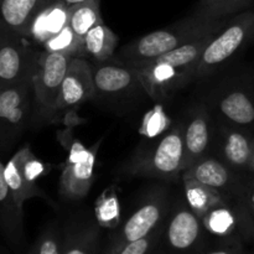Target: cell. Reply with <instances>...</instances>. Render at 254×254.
Listing matches in <instances>:
<instances>
[{"label": "cell", "mask_w": 254, "mask_h": 254, "mask_svg": "<svg viewBox=\"0 0 254 254\" xmlns=\"http://www.w3.org/2000/svg\"><path fill=\"white\" fill-rule=\"evenodd\" d=\"M67 7H72L74 5H78V4H83V2L89 1V0H61Z\"/></svg>", "instance_id": "32"}, {"label": "cell", "mask_w": 254, "mask_h": 254, "mask_svg": "<svg viewBox=\"0 0 254 254\" xmlns=\"http://www.w3.org/2000/svg\"><path fill=\"white\" fill-rule=\"evenodd\" d=\"M215 139H217L218 159L238 175L250 179L254 134L221 122L218 129L216 127Z\"/></svg>", "instance_id": "15"}, {"label": "cell", "mask_w": 254, "mask_h": 254, "mask_svg": "<svg viewBox=\"0 0 254 254\" xmlns=\"http://www.w3.org/2000/svg\"><path fill=\"white\" fill-rule=\"evenodd\" d=\"M248 220H250L251 240H254V213H248Z\"/></svg>", "instance_id": "33"}, {"label": "cell", "mask_w": 254, "mask_h": 254, "mask_svg": "<svg viewBox=\"0 0 254 254\" xmlns=\"http://www.w3.org/2000/svg\"><path fill=\"white\" fill-rule=\"evenodd\" d=\"M99 143L87 149L77 143L71 149L69 158L60 179V195L68 201H78L87 196L94 181L97 150Z\"/></svg>", "instance_id": "13"}, {"label": "cell", "mask_w": 254, "mask_h": 254, "mask_svg": "<svg viewBox=\"0 0 254 254\" xmlns=\"http://www.w3.org/2000/svg\"><path fill=\"white\" fill-rule=\"evenodd\" d=\"M118 36L104 22H99L84 36L79 57L91 59L96 64L113 59Z\"/></svg>", "instance_id": "22"}, {"label": "cell", "mask_w": 254, "mask_h": 254, "mask_svg": "<svg viewBox=\"0 0 254 254\" xmlns=\"http://www.w3.org/2000/svg\"><path fill=\"white\" fill-rule=\"evenodd\" d=\"M253 254H254V253H253Z\"/></svg>", "instance_id": "36"}, {"label": "cell", "mask_w": 254, "mask_h": 254, "mask_svg": "<svg viewBox=\"0 0 254 254\" xmlns=\"http://www.w3.org/2000/svg\"><path fill=\"white\" fill-rule=\"evenodd\" d=\"M99 226L91 216H76L64 227L62 254H102Z\"/></svg>", "instance_id": "18"}, {"label": "cell", "mask_w": 254, "mask_h": 254, "mask_svg": "<svg viewBox=\"0 0 254 254\" xmlns=\"http://www.w3.org/2000/svg\"><path fill=\"white\" fill-rule=\"evenodd\" d=\"M207 236L186 200H179L171 205L155 251L158 254H202L207 250Z\"/></svg>", "instance_id": "6"}, {"label": "cell", "mask_w": 254, "mask_h": 254, "mask_svg": "<svg viewBox=\"0 0 254 254\" xmlns=\"http://www.w3.org/2000/svg\"><path fill=\"white\" fill-rule=\"evenodd\" d=\"M1 2H2V0H0V6H1Z\"/></svg>", "instance_id": "35"}, {"label": "cell", "mask_w": 254, "mask_h": 254, "mask_svg": "<svg viewBox=\"0 0 254 254\" xmlns=\"http://www.w3.org/2000/svg\"><path fill=\"white\" fill-rule=\"evenodd\" d=\"M164 225H165V223H164ZM164 225L161 226V227L156 228L154 232H151L150 235L146 236V237L124 246V247L119 251L118 254H153L156 246H158L159 241H160L161 235H163Z\"/></svg>", "instance_id": "29"}, {"label": "cell", "mask_w": 254, "mask_h": 254, "mask_svg": "<svg viewBox=\"0 0 254 254\" xmlns=\"http://www.w3.org/2000/svg\"><path fill=\"white\" fill-rule=\"evenodd\" d=\"M72 56L55 52H40L34 76L35 119L50 121L57 114L62 83Z\"/></svg>", "instance_id": "8"}, {"label": "cell", "mask_w": 254, "mask_h": 254, "mask_svg": "<svg viewBox=\"0 0 254 254\" xmlns=\"http://www.w3.org/2000/svg\"><path fill=\"white\" fill-rule=\"evenodd\" d=\"M94 216L99 227L114 230L121 221V206L113 188H109L99 196L94 207Z\"/></svg>", "instance_id": "25"}, {"label": "cell", "mask_w": 254, "mask_h": 254, "mask_svg": "<svg viewBox=\"0 0 254 254\" xmlns=\"http://www.w3.org/2000/svg\"><path fill=\"white\" fill-rule=\"evenodd\" d=\"M64 228L51 223L36 238L27 254H62Z\"/></svg>", "instance_id": "27"}, {"label": "cell", "mask_w": 254, "mask_h": 254, "mask_svg": "<svg viewBox=\"0 0 254 254\" xmlns=\"http://www.w3.org/2000/svg\"><path fill=\"white\" fill-rule=\"evenodd\" d=\"M34 119L32 78L0 88V154L12 148Z\"/></svg>", "instance_id": "7"}, {"label": "cell", "mask_w": 254, "mask_h": 254, "mask_svg": "<svg viewBox=\"0 0 254 254\" xmlns=\"http://www.w3.org/2000/svg\"><path fill=\"white\" fill-rule=\"evenodd\" d=\"M183 179H192L202 185L220 191L232 200L242 196L250 179L238 175L216 156L206 155L181 174Z\"/></svg>", "instance_id": "14"}, {"label": "cell", "mask_w": 254, "mask_h": 254, "mask_svg": "<svg viewBox=\"0 0 254 254\" xmlns=\"http://www.w3.org/2000/svg\"><path fill=\"white\" fill-rule=\"evenodd\" d=\"M250 179L254 180V143H253L252 156H251V164H250Z\"/></svg>", "instance_id": "34"}, {"label": "cell", "mask_w": 254, "mask_h": 254, "mask_svg": "<svg viewBox=\"0 0 254 254\" xmlns=\"http://www.w3.org/2000/svg\"><path fill=\"white\" fill-rule=\"evenodd\" d=\"M91 98H94L92 66L86 59L73 57L62 83L57 113L76 108Z\"/></svg>", "instance_id": "17"}, {"label": "cell", "mask_w": 254, "mask_h": 254, "mask_svg": "<svg viewBox=\"0 0 254 254\" xmlns=\"http://www.w3.org/2000/svg\"><path fill=\"white\" fill-rule=\"evenodd\" d=\"M50 1L52 0H2L0 6V26L26 37L35 16Z\"/></svg>", "instance_id": "21"}, {"label": "cell", "mask_w": 254, "mask_h": 254, "mask_svg": "<svg viewBox=\"0 0 254 254\" xmlns=\"http://www.w3.org/2000/svg\"><path fill=\"white\" fill-rule=\"evenodd\" d=\"M241 202L248 213H254V180L250 179L241 196Z\"/></svg>", "instance_id": "31"}, {"label": "cell", "mask_w": 254, "mask_h": 254, "mask_svg": "<svg viewBox=\"0 0 254 254\" xmlns=\"http://www.w3.org/2000/svg\"><path fill=\"white\" fill-rule=\"evenodd\" d=\"M184 171L183 124L173 127L161 138L140 149L123 168L129 176L176 180Z\"/></svg>", "instance_id": "3"}, {"label": "cell", "mask_w": 254, "mask_h": 254, "mask_svg": "<svg viewBox=\"0 0 254 254\" xmlns=\"http://www.w3.org/2000/svg\"><path fill=\"white\" fill-rule=\"evenodd\" d=\"M211 104L221 122L254 134V88L251 84H222L213 92Z\"/></svg>", "instance_id": "11"}, {"label": "cell", "mask_w": 254, "mask_h": 254, "mask_svg": "<svg viewBox=\"0 0 254 254\" xmlns=\"http://www.w3.org/2000/svg\"><path fill=\"white\" fill-rule=\"evenodd\" d=\"M202 254H248L243 243H220L217 247L206 250Z\"/></svg>", "instance_id": "30"}, {"label": "cell", "mask_w": 254, "mask_h": 254, "mask_svg": "<svg viewBox=\"0 0 254 254\" xmlns=\"http://www.w3.org/2000/svg\"><path fill=\"white\" fill-rule=\"evenodd\" d=\"M170 198L164 186H154L136 210L107 241L102 254H118L124 246L141 240L165 223L170 212Z\"/></svg>", "instance_id": "4"}, {"label": "cell", "mask_w": 254, "mask_h": 254, "mask_svg": "<svg viewBox=\"0 0 254 254\" xmlns=\"http://www.w3.org/2000/svg\"><path fill=\"white\" fill-rule=\"evenodd\" d=\"M83 42L79 41L76 35L72 32L69 26L67 25L57 36L49 40L44 45V51L55 52V54H64L72 57H79L82 51Z\"/></svg>", "instance_id": "28"}, {"label": "cell", "mask_w": 254, "mask_h": 254, "mask_svg": "<svg viewBox=\"0 0 254 254\" xmlns=\"http://www.w3.org/2000/svg\"><path fill=\"white\" fill-rule=\"evenodd\" d=\"M94 82V98L108 106L122 108L136 102L146 93L138 73L119 61L99 62L92 66Z\"/></svg>", "instance_id": "9"}, {"label": "cell", "mask_w": 254, "mask_h": 254, "mask_svg": "<svg viewBox=\"0 0 254 254\" xmlns=\"http://www.w3.org/2000/svg\"><path fill=\"white\" fill-rule=\"evenodd\" d=\"M45 170L46 166L34 155L29 144L20 148L5 164V180L20 207L24 208L25 201L35 197L47 200L36 184Z\"/></svg>", "instance_id": "12"}, {"label": "cell", "mask_w": 254, "mask_h": 254, "mask_svg": "<svg viewBox=\"0 0 254 254\" xmlns=\"http://www.w3.org/2000/svg\"><path fill=\"white\" fill-rule=\"evenodd\" d=\"M69 7L61 0H52L40 10L30 25L26 39L30 42L44 46L68 25Z\"/></svg>", "instance_id": "20"}, {"label": "cell", "mask_w": 254, "mask_h": 254, "mask_svg": "<svg viewBox=\"0 0 254 254\" xmlns=\"http://www.w3.org/2000/svg\"><path fill=\"white\" fill-rule=\"evenodd\" d=\"M215 130L213 118L208 109L203 106L195 107L188 122L183 124L184 171L208 155L215 139Z\"/></svg>", "instance_id": "16"}, {"label": "cell", "mask_w": 254, "mask_h": 254, "mask_svg": "<svg viewBox=\"0 0 254 254\" xmlns=\"http://www.w3.org/2000/svg\"><path fill=\"white\" fill-rule=\"evenodd\" d=\"M228 20L205 19L193 12L171 26L144 35L126 45L119 52L118 61L130 68H138L184 45L221 31Z\"/></svg>", "instance_id": "1"}, {"label": "cell", "mask_w": 254, "mask_h": 254, "mask_svg": "<svg viewBox=\"0 0 254 254\" xmlns=\"http://www.w3.org/2000/svg\"><path fill=\"white\" fill-rule=\"evenodd\" d=\"M4 163L0 159V232L14 247L25 240L24 208L17 205L4 175Z\"/></svg>", "instance_id": "19"}, {"label": "cell", "mask_w": 254, "mask_h": 254, "mask_svg": "<svg viewBox=\"0 0 254 254\" xmlns=\"http://www.w3.org/2000/svg\"><path fill=\"white\" fill-rule=\"evenodd\" d=\"M40 52L26 37L0 26V88L32 78Z\"/></svg>", "instance_id": "10"}, {"label": "cell", "mask_w": 254, "mask_h": 254, "mask_svg": "<svg viewBox=\"0 0 254 254\" xmlns=\"http://www.w3.org/2000/svg\"><path fill=\"white\" fill-rule=\"evenodd\" d=\"M99 11V0H89L83 4L69 7L68 26L77 39L83 42L84 36L93 29L97 24L102 22Z\"/></svg>", "instance_id": "24"}, {"label": "cell", "mask_w": 254, "mask_h": 254, "mask_svg": "<svg viewBox=\"0 0 254 254\" xmlns=\"http://www.w3.org/2000/svg\"><path fill=\"white\" fill-rule=\"evenodd\" d=\"M183 183L186 202H188L191 211L200 220L211 207L217 205L218 202L223 201L225 198H228L227 196L221 193L220 191L202 185L201 183L192 180V179H183Z\"/></svg>", "instance_id": "23"}, {"label": "cell", "mask_w": 254, "mask_h": 254, "mask_svg": "<svg viewBox=\"0 0 254 254\" xmlns=\"http://www.w3.org/2000/svg\"><path fill=\"white\" fill-rule=\"evenodd\" d=\"M253 0H200L195 14L210 20L228 19V16L247 7Z\"/></svg>", "instance_id": "26"}, {"label": "cell", "mask_w": 254, "mask_h": 254, "mask_svg": "<svg viewBox=\"0 0 254 254\" xmlns=\"http://www.w3.org/2000/svg\"><path fill=\"white\" fill-rule=\"evenodd\" d=\"M253 40L254 11H245L233 16L208 42L198 62L195 79L206 78L217 72Z\"/></svg>", "instance_id": "5"}, {"label": "cell", "mask_w": 254, "mask_h": 254, "mask_svg": "<svg viewBox=\"0 0 254 254\" xmlns=\"http://www.w3.org/2000/svg\"><path fill=\"white\" fill-rule=\"evenodd\" d=\"M216 34L206 35L144 66L133 68L148 96L154 99L165 98L195 79L201 56Z\"/></svg>", "instance_id": "2"}]
</instances>
